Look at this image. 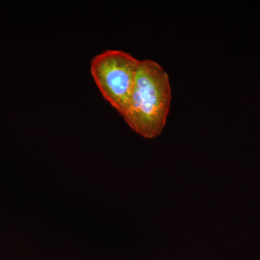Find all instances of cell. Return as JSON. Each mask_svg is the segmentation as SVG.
Returning a JSON list of instances; mask_svg holds the SVG:
<instances>
[{
	"mask_svg": "<svg viewBox=\"0 0 260 260\" xmlns=\"http://www.w3.org/2000/svg\"><path fill=\"white\" fill-rule=\"evenodd\" d=\"M172 97L169 74L161 65L140 60L129 104L121 116L135 133L156 138L167 123Z\"/></svg>",
	"mask_w": 260,
	"mask_h": 260,
	"instance_id": "1",
	"label": "cell"
},
{
	"mask_svg": "<svg viewBox=\"0 0 260 260\" xmlns=\"http://www.w3.org/2000/svg\"><path fill=\"white\" fill-rule=\"evenodd\" d=\"M140 62L117 49L104 51L90 61V73L102 96L120 115L129 104Z\"/></svg>",
	"mask_w": 260,
	"mask_h": 260,
	"instance_id": "2",
	"label": "cell"
}]
</instances>
